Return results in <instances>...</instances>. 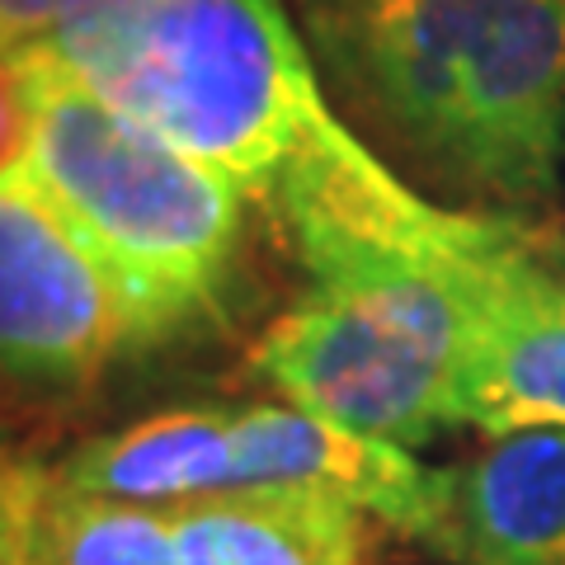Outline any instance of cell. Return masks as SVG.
I'll use <instances>...</instances> for the list:
<instances>
[{
  "instance_id": "1",
  "label": "cell",
  "mask_w": 565,
  "mask_h": 565,
  "mask_svg": "<svg viewBox=\"0 0 565 565\" xmlns=\"http://www.w3.org/2000/svg\"><path fill=\"white\" fill-rule=\"evenodd\" d=\"M47 47L274 222L311 288L429 269L471 212L419 199L330 114L278 0H81Z\"/></svg>"
},
{
  "instance_id": "2",
  "label": "cell",
  "mask_w": 565,
  "mask_h": 565,
  "mask_svg": "<svg viewBox=\"0 0 565 565\" xmlns=\"http://www.w3.org/2000/svg\"><path fill=\"white\" fill-rule=\"evenodd\" d=\"M330 85L494 203H542L565 156V0H297Z\"/></svg>"
},
{
  "instance_id": "3",
  "label": "cell",
  "mask_w": 565,
  "mask_h": 565,
  "mask_svg": "<svg viewBox=\"0 0 565 565\" xmlns=\"http://www.w3.org/2000/svg\"><path fill=\"white\" fill-rule=\"evenodd\" d=\"M6 161L29 170L109 278L128 353L222 321L245 241L241 189L122 114L47 43L6 52Z\"/></svg>"
},
{
  "instance_id": "4",
  "label": "cell",
  "mask_w": 565,
  "mask_h": 565,
  "mask_svg": "<svg viewBox=\"0 0 565 565\" xmlns=\"http://www.w3.org/2000/svg\"><path fill=\"white\" fill-rule=\"evenodd\" d=\"M462 274L307 292L255 340L250 367L297 411L419 448L457 424L452 288Z\"/></svg>"
},
{
  "instance_id": "5",
  "label": "cell",
  "mask_w": 565,
  "mask_h": 565,
  "mask_svg": "<svg viewBox=\"0 0 565 565\" xmlns=\"http://www.w3.org/2000/svg\"><path fill=\"white\" fill-rule=\"evenodd\" d=\"M0 353L14 405L81 401L128 353L122 307L24 166H0Z\"/></svg>"
},
{
  "instance_id": "6",
  "label": "cell",
  "mask_w": 565,
  "mask_h": 565,
  "mask_svg": "<svg viewBox=\"0 0 565 565\" xmlns=\"http://www.w3.org/2000/svg\"><path fill=\"white\" fill-rule=\"evenodd\" d=\"M457 424L490 438L565 429V264L519 226L457 278Z\"/></svg>"
},
{
  "instance_id": "7",
  "label": "cell",
  "mask_w": 565,
  "mask_h": 565,
  "mask_svg": "<svg viewBox=\"0 0 565 565\" xmlns=\"http://www.w3.org/2000/svg\"><path fill=\"white\" fill-rule=\"evenodd\" d=\"M232 486H316L359 504L382 527L448 561L452 546V467H424L411 448L344 429L297 405L232 411Z\"/></svg>"
},
{
  "instance_id": "8",
  "label": "cell",
  "mask_w": 565,
  "mask_h": 565,
  "mask_svg": "<svg viewBox=\"0 0 565 565\" xmlns=\"http://www.w3.org/2000/svg\"><path fill=\"white\" fill-rule=\"evenodd\" d=\"M184 565H373L377 519L316 486H226L170 504Z\"/></svg>"
},
{
  "instance_id": "9",
  "label": "cell",
  "mask_w": 565,
  "mask_h": 565,
  "mask_svg": "<svg viewBox=\"0 0 565 565\" xmlns=\"http://www.w3.org/2000/svg\"><path fill=\"white\" fill-rule=\"evenodd\" d=\"M0 552L6 565H184L170 504L81 490L39 457L6 462Z\"/></svg>"
},
{
  "instance_id": "10",
  "label": "cell",
  "mask_w": 565,
  "mask_h": 565,
  "mask_svg": "<svg viewBox=\"0 0 565 565\" xmlns=\"http://www.w3.org/2000/svg\"><path fill=\"white\" fill-rule=\"evenodd\" d=\"M452 565H565V429H523L452 467Z\"/></svg>"
},
{
  "instance_id": "11",
  "label": "cell",
  "mask_w": 565,
  "mask_h": 565,
  "mask_svg": "<svg viewBox=\"0 0 565 565\" xmlns=\"http://www.w3.org/2000/svg\"><path fill=\"white\" fill-rule=\"evenodd\" d=\"M57 471L71 486L132 504H180L236 481L232 411H166L85 438Z\"/></svg>"
},
{
  "instance_id": "12",
  "label": "cell",
  "mask_w": 565,
  "mask_h": 565,
  "mask_svg": "<svg viewBox=\"0 0 565 565\" xmlns=\"http://www.w3.org/2000/svg\"><path fill=\"white\" fill-rule=\"evenodd\" d=\"M76 6L81 0H0V33H6L0 43H6V52L47 43Z\"/></svg>"
}]
</instances>
